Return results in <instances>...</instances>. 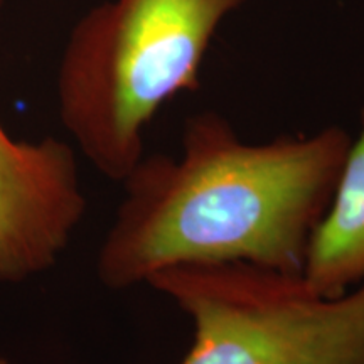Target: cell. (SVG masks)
<instances>
[{
  "label": "cell",
  "mask_w": 364,
  "mask_h": 364,
  "mask_svg": "<svg viewBox=\"0 0 364 364\" xmlns=\"http://www.w3.org/2000/svg\"><path fill=\"white\" fill-rule=\"evenodd\" d=\"M351 139L329 125L252 144L218 112L189 117L179 157L144 156L122 181L98 280L127 290L169 268L226 263L302 273Z\"/></svg>",
  "instance_id": "cell-1"
},
{
  "label": "cell",
  "mask_w": 364,
  "mask_h": 364,
  "mask_svg": "<svg viewBox=\"0 0 364 364\" xmlns=\"http://www.w3.org/2000/svg\"><path fill=\"white\" fill-rule=\"evenodd\" d=\"M247 0H110L73 27L58 71L63 127L107 179L145 156V132L177 95L198 91L206 53Z\"/></svg>",
  "instance_id": "cell-2"
},
{
  "label": "cell",
  "mask_w": 364,
  "mask_h": 364,
  "mask_svg": "<svg viewBox=\"0 0 364 364\" xmlns=\"http://www.w3.org/2000/svg\"><path fill=\"white\" fill-rule=\"evenodd\" d=\"M147 285L191 321L181 364H364V282L324 297L302 273L226 263L169 268Z\"/></svg>",
  "instance_id": "cell-3"
},
{
  "label": "cell",
  "mask_w": 364,
  "mask_h": 364,
  "mask_svg": "<svg viewBox=\"0 0 364 364\" xmlns=\"http://www.w3.org/2000/svg\"><path fill=\"white\" fill-rule=\"evenodd\" d=\"M86 208L70 144L54 136L16 140L0 124V284H22L51 270Z\"/></svg>",
  "instance_id": "cell-4"
},
{
  "label": "cell",
  "mask_w": 364,
  "mask_h": 364,
  "mask_svg": "<svg viewBox=\"0 0 364 364\" xmlns=\"http://www.w3.org/2000/svg\"><path fill=\"white\" fill-rule=\"evenodd\" d=\"M302 277L324 297L364 282V108L324 216L309 241Z\"/></svg>",
  "instance_id": "cell-5"
},
{
  "label": "cell",
  "mask_w": 364,
  "mask_h": 364,
  "mask_svg": "<svg viewBox=\"0 0 364 364\" xmlns=\"http://www.w3.org/2000/svg\"><path fill=\"white\" fill-rule=\"evenodd\" d=\"M0 364H12V363L9 361L6 356H2V354H0Z\"/></svg>",
  "instance_id": "cell-6"
}]
</instances>
